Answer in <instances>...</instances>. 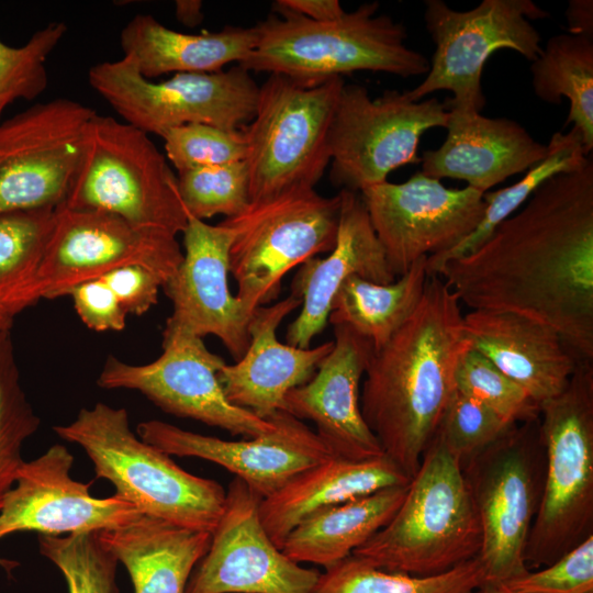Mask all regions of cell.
<instances>
[{
  "label": "cell",
  "instance_id": "1",
  "mask_svg": "<svg viewBox=\"0 0 593 593\" xmlns=\"http://www.w3.org/2000/svg\"><path fill=\"white\" fill-rule=\"evenodd\" d=\"M471 311L555 329L593 360V161L547 179L473 251L436 271Z\"/></svg>",
  "mask_w": 593,
  "mask_h": 593
},
{
  "label": "cell",
  "instance_id": "2",
  "mask_svg": "<svg viewBox=\"0 0 593 593\" xmlns=\"http://www.w3.org/2000/svg\"><path fill=\"white\" fill-rule=\"evenodd\" d=\"M461 303L438 276H428L405 323L373 354L360 410L382 450L410 479L416 473L456 391V372L471 347Z\"/></svg>",
  "mask_w": 593,
  "mask_h": 593
},
{
  "label": "cell",
  "instance_id": "3",
  "mask_svg": "<svg viewBox=\"0 0 593 593\" xmlns=\"http://www.w3.org/2000/svg\"><path fill=\"white\" fill-rule=\"evenodd\" d=\"M366 2L331 21H312L280 11L256 26L257 43L239 64L249 72L281 75L302 81L343 77L359 70L402 78L426 75L428 59L406 44L401 22Z\"/></svg>",
  "mask_w": 593,
  "mask_h": 593
},
{
  "label": "cell",
  "instance_id": "4",
  "mask_svg": "<svg viewBox=\"0 0 593 593\" xmlns=\"http://www.w3.org/2000/svg\"><path fill=\"white\" fill-rule=\"evenodd\" d=\"M482 528L460 463L433 437L392 518L353 556L374 568L436 575L474 559Z\"/></svg>",
  "mask_w": 593,
  "mask_h": 593
},
{
  "label": "cell",
  "instance_id": "5",
  "mask_svg": "<svg viewBox=\"0 0 593 593\" xmlns=\"http://www.w3.org/2000/svg\"><path fill=\"white\" fill-rule=\"evenodd\" d=\"M54 432L79 445L97 478L109 480L114 495L143 515L193 530H214L225 507L224 488L183 470L169 455L141 439L125 409L99 402L81 409L71 423L54 426Z\"/></svg>",
  "mask_w": 593,
  "mask_h": 593
},
{
  "label": "cell",
  "instance_id": "6",
  "mask_svg": "<svg viewBox=\"0 0 593 593\" xmlns=\"http://www.w3.org/2000/svg\"><path fill=\"white\" fill-rule=\"evenodd\" d=\"M539 407L547 475L524 555L534 567L593 535V360L580 359L566 389Z\"/></svg>",
  "mask_w": 593,
  "mask_h": 593
},
{
  "label": "cell",
  "instance_id": "7",
  "mask_svg": "<svg viewBox=\"0 0 593 593\" xmlns=\"http://www.w3.org/2000/svg\"><path fill=\"white\" fill-rule=\"evenodd\" d=\"M63 205L113 213L174 235L188 223L177 175L148 134L98 113L87 125L77 172Z\"/></svg>",
  "mask_w": 593,
  "mask_h": 593
},
{
  "label": "cell",
  "instance_id": "8",
  "mask_svg": "<svg viewBox=\"0 0 593 593\" xmlns=\"http://www.w3.org/2000/svg\"><path fill=\"white\" fill-rule=\"evenodd\" d=\"M344 85L343 77L269 75L259 86L255 115L243 127L250 203L315 187L331 163V126Z\"/></svg>",
  "mask_w": 593,
  "mask_h": 593
},
{
  "label": "cell",
  "instance_id": "9",
  "mask_svg": "<svg viewBox=\"0 0 593 593\" xmlns=\"http://www.w3.org/2000/svg\"><path fill=\"white\" fill-rule=\"evenodd\" d=\"M339 194L323 197L314 188H298L251 202L240 214L222 221L233 231L230 273L245 317L280 293L292 268L335 245Z\"/></svg>",
  "mask_w": 593,
  "mask_h": 593
},
{
  "label": "cell",
  "instance_id": "10",
  "mask_svg": "<svg viewBox=\"0 0 593 593\" xmlns=\"http://www.w3.org/2000/svg\"><path fill=\"white\" fill-rule=\"evenodd\" d=\"M549 12L532 0H483L467 11L451 9L443 0H426L424 20L435 52L424 80L407 90L413 101L440 90L452 93L449 111L480 112L485 104L481 78L488 58L510 49L534 61L541 38L530 21Z\"/></svg>",
  "mask_w": 593,
  "mask_h": 593
},
{
  "label": "cell",
  "instance_id": "11",
  "mask_svg": "<svg viewBox=\"0 0 593 593\" xmlns=\"http://www.w3.org/2000/svg\"><path fill=\"white\" fill-rule=\"evenodd\" d=\"M239 65L216 72H179L153 82L125 57L92 66L90 86L123 119L146 134L203 123L240 130L254 118L259 86Z\"/></svg>",
  "mask_w": 593,
  "mask_h": 593
},
{
  "label": "cell",
  "instance_id": "12",
  "mask_svg": "<svg viewBox=\"0 0 593 593\" xmlns=\"http://www.w3.org/2000/svg\"><path fill=\"white\" fill-rule=\"evenodd\" d=\"M449 111L437 98L413 101L407 90L372 99L360 85H344L329 133L331 180L360 193L399 167L418 164L423 134L446 127Z\"/></svg>",
  "mask_w": 593,
  "mask_h": 593
},
{
  "label": "cell",
  "instance_id": "13",
  "mask_svg": "<svg viewBox=\"0 0 593 593\" xmlns=\"http://www.w3.org/2000/svg\"><path fill=\"white\" fill-rule=\"evenodd\" d=\"M176 235L136 225L116 214L55 209L52 230L30 290V304L65 296L77 284L137 265L165 282L182 261ZM163 284V286H164Z\"/></svg>",
  "mask_w": 593,
  "mask_h": 593
},
{
  "label": "cell",
  "instance_id": "14",
  "mask_svg": "<svg viewBox=\"0 0 593 593\" xmlns=\"http://www.w3.org/2000/svg\"><path fill=\"white\" fill-rule=\"evenodd\" d=\"M96 114L56 98L0 122V214L64 203Z\"/></svg>",
  "mask_w": 593,
  "mask_h": 593
},
{
  "label": "cell",
  "instance_id": "15",
  "mask_svg": "<svg viewBox=\"0 0 593 593\" xmlns=\"http://www.w3.org/2000/svg\"><path fill=\"white\" fill-rule=\"evenodd\" d=\"M163 354L145 365L109 356L98 378L103 389H130L145 395L168 414L254 438L275 429L270 418L228 401L219 380L225 365L201 337L179 329L163 331Z\"/></svg>",
  "mask_w": 593,
  "mask_h": 593
},
{
  "label": "cell",
  "instance_id": "16",
  "mask_svg": "<svg viewBox=\"0 0 593 593\" xmlns=\"http://www.w3.org/2000/svg\"><path fill=\"white\" fill-rule=\"evenodd\" d=\"M360 195L396 278L418 259L454 248L478 227L486 206L483 192L447 188L421 170L405 182L387 180Z\"/></svg>",
  "mask_w": 593,
  "mask_h": 593
},
{
  "label": "cell",
  "instance_id": "17",
  "mask_svg": "<svg viewBox=\"0 0 593 593\" xmlns=\"http://www.w3.org/2000/svg\"><path fill=\"white\" fill-rule=\"evenodd\" d=\"M260 501L235 477L210 547L184 593H312L320 572L300 566L273 544L260 521Z\"/></svg>",
  "mask_w": 593,
  "mask_h": 593
},
{
  "label": "cell",
  "instance_id": "18",
  "mask_svg": "<svg viewBox=\"0 0 593 593\" xmlns=\"http://www.w3.org/2000/svg\"><path fill=\"white\" fill-rule=\"evenodd\" d=\"M532 423L513 426L461 466L481 523L479 558L488 582L503 583L528 572L524 555L535 514L527 449Z\"/></svg>",
  "mask_w": 593,
  "mask_h": 593
},
{
  "label": "cell",
  "instance_id": "19",
  "mask_svg": "<svg viewBox=\"0 0 593 593\" xmlns=\"http://www.w3.org/2000/svg\"><path fill=\"white\" fill-rule=\"evenodd\" d=\"M275 429L243 440H224L150 419L137 425L145 443L169 456L214 462L243 480L261 499L298 473L333 457L315 432L279 410L269 416Z\"/></svg>",
  "mask_w": 593,
  "mask_h": 593
},
{
  "label": "cell",
  "instance_id": "20",
  "mask_svg": "<svg viewBox=\"0 0 593 593\" xmlns=\"http://www.w3.org/2000/svg\"><path fill=\"white\" fill-rule=\"evenodd\" d=\"M72 463L71 452L60 444L23 462L0 508V538L26 530L53 536L101 532L143 515L116 495H90V483L70 477Z\"/></svg>",
  "mask_w": 593,
  "mask_h": 593
},
{
  "label": "cell",
  "instance_id": "21",
  "mask_svg": "<svg viewBox=\"0 0 593 593\" xmlns=\"http://www.w3.org/2000/svg\"><path fill=\"white\" fill-rule=\"evenodd\" d=\"M183 258L163 289L172 303L164 328L216 336L240 359L249 347L248 320L228 287L231 227L188 214Z\"/></svg>",
  "mask_w": 593,
  "mask_h": 593
},
{
  "label": "cell",
  "instance_id": "22",
  "mask_svg": "<svg viewBox=\"0 0 593 593\" xmlns=\"http://www.w3.org/2000/svg\"><path fill=\"white\" fill-rule=\"evenodd\" d=\"M331 353L304 384L290 390L282 411L310 419L333 457L366 460L384 455L360 410L359 384L373 354L372 344L345 325L334 326Z\"/></svg>",
  "mask_w": 593,
  "mask_h": 593
},
{
  "label": "cell",
  "instance_id": "23",
  "mask_svg": "<svg viewBox=\"0 0 593 593\" xmlns=\"http://www.w3.org/2000/svg\"><path fill=\"white\" fill-rule=\"evenodd\" d=\"M337 237L329 255L310 258L294 276L293 295L301 299V311L288 326L287 344L310 348L311 340L328 322L333 299L353 275L388 284L396 277L371 225L360 193L340 189Z\"/></svg>",
  "mask_w": 593,
  "mask_h": 593
},
{
  "label": "cell",
  "instance_id": "24",
  "mask_svg": "<svg viewBox=\"0 0 593 593\" xmlns=\"http://www.w3.org/2000/svg\"><path fill=\"white\" fill-rule=\"evenodd\" d=\"M301 303L290 294L275 304L258 306L248 322V349L236 363H225L219 371L228 401L260 418L282 410L286 394L306 383L333 349L334 340L296 348L277 339V328Z\"/></svg>",
  "mask_w": 593,
  "mask_h": 593
},
{
  "label": "cell",
  "instance_id": "25",
  "mask_svg": "<svg viewBox=\"0 0 593 593\" xmlns=\"http://www.w3.org/2000/svg\"><path fill=\"white\" fill-rule=\"evenodd\" d=\"M445 128L444 143L423 153L421 171L438 180H463L483 193L547 155V144L511 119L449 111Z\"/></svg>",
  "mask_w": 593,
  "mask_h": 593
},
{
  "label": "cell",
  "instance_id": "26",
  "mask_svg": "<svg viewBox=\"0 0 593 593\" xmlns=\"http://www.w3.org/2000/svg\"><path fill=\"white\" fill-rule=\"evenodd\" d=\"M463 322L471 348L539 406L566 389L580 360L555 329L522 315L471 311Z\"/></svg>",
  "mask_w": 593,
  "mask_h": 593
},
{
  "label": "cell",
  "instance_id": "27",
  "mask_svg": "<svg viewBox=\"0 0 593 593\" xmlns=\"http://www.w3.org/2000/svg\"><path fill=\"white\" fill-rule=\"evenodd\" d=\"M410 480L385 455L359 461L332 457L261 499L260 521L281 549L288 534L312 514L384 488L409 484Z\"/></svg>",
  "mask_w": 593,
  "mask_h": 593
},
{
  "label": "cell",
  "instance_id": "28",
  "mask_svg": "<svg viewBox=\"0 0 593 593\" xmlns=\"http://www.w3.org/2000/svg\"><path fill=\"white\" fill-rule=\"evenodd\" d=\"M256 26H225L216 32L186 34L171 30L150 14H136L122 29L120 45L146 79L169 72H216L239 64L254 49Z\"/></svg>",
  "mask_w": 593,
  "mask_h": 593
},
{
  "label": "cell",
  "instance_id": "29",
  "mask_svg": "<svg viewBox=\"0 0 593 593\" xmlns=\"http://www.w3.org/2000/svg\"><path fill=\"white\" fill-rule=\"evenodd\" d=\"M99 536L126 568L135 593H184L212 534L141 515Z\"/></svg>",
  "mask_w": 593,
  "mask_h": 593
},
{
  "label": "cell",
  "instance_id": "30",
  "mask_svg": "<svg viewBox=\"0 0 593 593\" xmlns=\"http://www.w3.org/2000/svg\"><path fill=\"white\" fill-rule=\"evenodd\" d=\"M407 486L384 488L312 514L288 534L281 550L298 563L334 566L388 524Z\"/></svg>",
  "mask_w": 593,
  "mask_h": 593
},
{
  "label": "cell",
  "instance_id": "31",
  "mask_svg": "<svg viewBox=\"0 0 593 593\" xmlns=\"http://www.w3.org/2000/svg\"><path fill=\"white\" fill-rule=\"evenodd\" d=\"M427 257L418 259L393 282L376 283L357 275L337 290L328 322L345 325L381 348L416 309L428 278Z\"/></svg>",
  "mask_w": 593,
  "mask_h": 593
},
{
  "label": "cell",
  "instance_id": "32",
  "mask_svg": "<svg viewBox=\"0 0 593 593\" xmlns=\"http://www.w3.org/2000/svg\"><path fill=\"white\" fill-rule=\"evenodd\" d=\"M532 87L547 103L569 101L564 126L572 124L586 155L593 149V37L569 33L551 36L532 61Z\"/></svg>",
  "mask_w": 593,
  "mask_h": 593
},
{
  "label": "cell",
  "instance_id": "33",
  "mask_svg": "<svg viewBox=\"0 0 593 593\" xmlns=\"http://www.w3.org/2000/svg\"><path fill=\"white\" fill-rule=\"evenodd\" d=\"M591 158L586 155L579 131L571 127L567 133L556 132L547 144L546 157L529 168L517 182L497 191L483 193L485 211L478 227L459 244L446 253L427 257L428 276L447 260L465 256L477 249L492 232L515 213L550 177L582 168Z\"/></svg>",
  "mask_w": 593,
  "mask_h": 593
},
{
  "label": "cell",
  "instance_id": "34",
  "mask_svg": "<svg viewBox=\"0 0 593 593\" xmlns=\"http://www.w3.org/2000/svg\"><path fill=\"white\" fill-rule=\"evenodd\" d=\"M485 581L479 556L440 574L413 577L374 568L350 555L320 573L312 593H473Z\"/></svg>",
  "mask_w": 593,
  "mask_h": 593
},
{
  "label": "cell",
  "instance_id": "35",
  "mask_svg": "<svg viewBox=\"0 0 593 593\" xmlns=\"http://www.w3.org/2000/svg\"><path fill=\"white\" fill-rule=\"evenodd\" d=\"M56 208L0 214V311L14 317L31 306L30 290Z\"/></svg>",
  "mask_w": 593,
  "mask_h": 593
},
{
  "label": "cell",
  "instance_id": "36",
  "mask_svg": "<svg viewBox=\"0 0 593 593\" xmlns=\"http://www.w3.org/2000/svg\"><path fill=\"white\" fill-rule=\"evenodd\" d=\"M40 425L21 385L11 328L0 329V508L24 462L23 443Z\"/></svg>",
  "mask_w": 593,
  "mask_h": 593
},
{
  "label": "cell",
  "instance_id": "37",
  "mask_svg": "<svg viewBox=\"0 0 593 593\" xmlns=\"http://www.w3.org/2000/svg\"><path fill=\"white\" fill-rule=\"evenodd\" d=\"M41 555L64 574L69 593H119V560L103 544L99 532L67 536L40 535Z\"/></svg>",
  "mask_w": 593,
  "mask_h": 593
},
{
  "label": "cell",
  "instance_id": "38",
  "mask_svg": "<svg viewBox=\"0 0 593 593\" xmlns=\"http://www.w3.org/2000/svg\"><path fill=\"white\" fill-rule=\"evenodd\" d=\"M67 33L64 22H51L21 46L0 40V122L3 111L16 100H34L48 86L46 61Z\"/></svg>",
  "mask_w": 593,
  "mask_h": 593
},
{
  "label": "cell",
  "instance_id": "39",
  "mask_svg": "<svg viewBox=\"0 0 593 593\" xmlns=\"http://www.w3.org/2000/svg\"><path fill=\"white\" fill-rule=\"evenodd\" d=\"M177 179L183 205L195 219L204 221L217 214L233 217L250 204L244 160L181 171Z\"/></svg>",
  "mask_w": 593,
  "mask_h": 593
},
{
  "label": "cell",
  "instance_id": "40",
  "mask_svg": "<svg viewBox=\"0 0 593 593\" xmlns=\"http://www.w3.org/2000/svg\"><path fill=\"white\" fill-rule=\"evenodd\" d=\"M456 389L507 423L524 424L539 419L540 407L527 392L471 347L459 361Z\"/></svg>",
  "mask_w": 593,
  "mask_h": 593
},
{
  "label": "cell",
  "instance_id": "41",
  "mask_svg": "<svg viewBox=\"0 0 593 593\" xmlns=\"http://www.w3.org/2000/svg\"><path fill=\"white\" fill-rule=\"evenodd\" d=\"M515 425L456 389L434 437L462 466Z\"/></svg>",
  "mask_w": 593,
  "mask_h": 593
},
{
  "label": "cell",
  "instance_id": "42",
  "mask_svg": "<svg viewBox=\"0 0 593 593\" xmlns=\"http://www.w3.org/2000/svg\"><path fill=\"white\" fill-rule=\"evenodd\" d=\"M167 159L178 172L245 160L246 138L240 130L190 123L163 136Z\"/></svg>",
  "mask_w": 593,
  "mask_h": 593
},
{
  "label": "cell",
  "instance_id": "43",
  "mask_svg": "<svg viewBox=\"0 0 593 593\" xmlns=\"http://www.w3.org/2000/svg\"><path fill=\"white\" fill-rule=\"evenodd\" d=\"M503 584L519 593H593V535L542 570Z\"/></svg>",
  "mask_w": 593,
  "mask_h": 593
},
{
  "label": "cell",
  "instance_id": "44",
  "mask_svg": "<svg viewBox=\"0 0 593 593\" xmlns=\"http://www.w3.org/2000/svg\"><path fill=\"white\" fill-rule=\"evenodd\" d=\"M83 324L96 332L125 327L126 313L102 278L88 280L71 288L67 294Z\"/></svg>",
  "mask_w": 593,
  "mask_h": 593
},
{
  "label": "cell",
  "instance_id": "45",
  "mask_svg": "<svg viewBox=\"0 0 593 593\" xmlns=\"http://www.w3.org/2000/svg\"><path fill=\"white\" fill-rule=\"evenodd\" d=\"M100 278L113 291L127 315H143L157 304L158 291L164 284L160 277L137 265L116 268Z\"/></svg>",
  "mask_w": 593,
  "mask_h": 593
},
{
  "label": "cell",
  "instance_id": "46",
  "mask_svg": "<svg viewBox=\"0 0 593 593\" xmlns=\"http://www.w3.org/2000/svg\"><path fill=\"white\" fill-rule=\"evenodd\" d=\"M273 8L317 22L335 20L345 13L338 0H278Z\"/></svg>",
  "mask_w": 593,
  "mask_h": 593
},
{
  "label": "cell",
  "instance_id": "47",
  "mask_svg": "<svg viewBox=\"0 0 593 593\" xmlns=\"http://www.w3.org/2000/svg\"><path fill=\"white\" fill-rule=\"evenodd\" d=\"M568 33L593 37V1L570 0L566 10Z\"/></svg>",
  "mask_w": 593,
  "mask_h": 593
},
{
  "label": "cell",
  "instance_id": "48",
  "mask_svg": "<svg viewBox=\"0 0 593 593\" xmlns=\"http://www.w3.org/2000/svg\"><path fill=\"white\" fill-rule=\"evenodd\" d=\"M176 16L186 26L194 27L202 22V2L199 0H178L175 2Z\"/></svg>",
  "mask_w": 593,
  "mask_h": 593
},
{
  "label": "cell",
  "instance_id": "49",
  "mask_svg": "<svg viewBox=\"0 0 593 593\" xmlns=\"http://www.w3.org/2000/svg\"><path fill=\"white\" fill-rule=\"evenodd\" d=\"M473 593H519V592L512 591L506 585L500 582L497 583V582L485 581Z\"/></svg>",
  "mask_w": 593,
  "mask_h": 593
},
{
  "label": "cell",
  "instance_id": "50",
  "mask_svg": "<svg viewBox=\"0 0 593 593\" xmlns=\"http://www.w3.org/2000/svg\"><path fill=\"white\" fill-rule=\"evenodd\" d=\"M20 563L14 560L5 559L0 557V567L5 570L8 574H11V572L19 566Z\"/></svg>",
  "mask_w": 593,
  "mask_h": 593
},
{
  "label": "cell",
  "instance_id": "51",
  "mask_svg": "<svg viewBox=\"0 0 593 593\" xmlns=\"http://www.w3.org/2000/svg\"><path fill=\"white\" fill-rule=\"evenodd\" d=\"M13 318L14 317L0 311V329L11 328L13 324Z\"/></svg>",
  "mask_w": 593,
  "mask_h": 593
}]
</instances>
